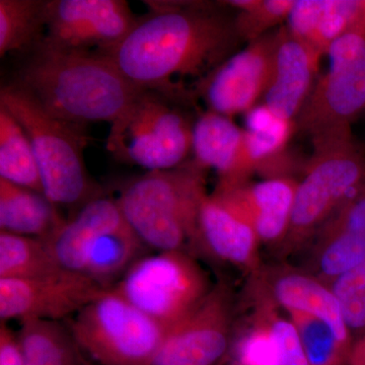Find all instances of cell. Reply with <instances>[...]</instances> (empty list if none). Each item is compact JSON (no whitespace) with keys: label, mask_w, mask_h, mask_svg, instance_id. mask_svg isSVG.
Returning <instances> with one entry per match:
<instances>
[{"label":"cell","mask_w":365,"mask_h":365,"mask_svg":"<svg viewBox=\"0 0 365 365\" xmlns=\"http://www.w3.org/2000/svg\"><path fill=\"white\" fill-rule=\"evenodd\" d=\"M364 21V1L327 0L314 39V50L322 56L326 55L336 40Z\"/></svg>","instance_id":"obj_31"},{"label":"cell","mask_w":365,"mask_h":365,"mask_svg":"<svg viewBox=\"0 0 365 365\" xmlns=\"http://www.w3.org/2000/svg\"><path fill=\"white\" fill-rule=\"evenodd\" d=\"M46 30V0H0V56L33 50Z\"/></svg>","instance_id":"obj_27"},{"label":"cell","mask_w":365,"mask_h":365,"mask_svg":"<svg viewBox=\"0 0 365 365\" xmlns=\"http://www.w3.org/2000/svg\"><path fill=\"white\" fill-rule=\"evenodd\" d=\"M222 290H212L170 327L153 365H215L228 348V311Z\"/></svg>","instance_id":"obj_13"},{"label":"cell","mask_w":365,"mask_h":365,"mask_svg":"<svg viewBox=\"0 0 365 365\" xmlns=\"http://www.w3.org/2000/svg\"><path fill=\"white\" fill-rule=\"evenodd\" d=\"M67 327L79 348L102 365H153L169 330L114 288L74 314Z\"/></svg>","instance_id":"obj_6"},{"label":"cell","mask_w":365,"mask_h":365,"mask_svg":"<svg viewBox=\"0 0 365 365\" xmlns=\"http://www.w3.org/2000/svg\"><path fill=\"white\" fill-rule=\"evenodd\" d=\"M297 182L292 178L217 185L215 192L254 228L260 241H282L287 235Z\"/></svg>","instance_id":"obj_15"},{"label":"cell","mask_w":365,"mask_h":365,"mask_svg":"<svg viewBox=\"0 0 365 365\" xmlns=\"http://www.w3.org/2000/svg\"><path fill=\"white\" fill-rule=\"evenodd\" d=\"M122 216L116 199L102 195L78 209L46 241L60 267L83 275L91 245Z\"/></svg>","instance_id":"obj_17"},{"label":"cell","mask_w":365,"mask_h":365,"mask_svg":"<svg viewBox=\"0 0 365 365\" xmlns=\"http://www.w3.org/2000/svg\"><path fill=\"white\" fill-rule=\"evenodd\" d=\"M237 356L240 365H275L277 348L269 327L255 329L241 338Z\"/></svg>","instance_id":"obj_33"},{"label":"cell","mask_w":365,"mask_h":365,"mask_svg":"<svg viewBox=\"0 0 365 365\" xmlns=\"http://www.w3.org/2000/svg\"><path fill=\"white\" fill-rule=\"evenodd\" d=\"M199 235L216 258L240 266L254 261L260 241L252 225L215 192L208 194L201 206Z\"/></svg>","instance_id":"obj_18"},{"label":"cell","mask_w":365,"mask_h":365,"mask_svg":"<svg viewBox=\"0 0 365 365\" xmlns=\"http://www.w3.org/2000/svg\"><path fill=\"white\" fill-rule=\"evenodd\" d=\"M273 295L289 313L307 314L325 322L343 342L350 344L351 334L331 288L304 274L285 273L274 281Z\"/></svg>","instance_id":"obj_22"},{"label":"cell","mask_w":365,"mask_h":365,"mask_svg":"<svg viewBox=\"0 0 365 365\" xmlns=\"http://www.w3.org/2000/svg\"><path fill=\"white\" fill-rule=\"evenodd\" d=\"M331 290L350 334L365 337V262L334 278Z\"/></svg>","instance_id":"obj_30"},{"label":"cell","mask_w":365,"mask_h":365,"mask_svg":"<svg viewBox=\"0 0 365 365\" xmlns=\"http://www.w3.org/2000/svg\"><path fill=\"white\" fill-rule=\"evenodd\" d=\"M290 314L309 365H342L350 361L352 348L328 324L307 314Z\"/></svg>","instance_id":"obj_28"},{"label":"cell","mask_w":365,"mask_h":365,"mask_svg":"<svg viewBox=\"0 0 365 365\" xmlns=\"http://www.w3.org/2000/svg\"><path fill=\"white\" fill-rule=\"evenodd\" d=\"M294 0H232L225 1L235 11V25L244 42L251 43L272 32L287 21Z\"/></svg>","instance_id":"obj_29"},{"label":"cell","mask_w":365,"mask_h":365,"mask_svg":"<svg viewBox=\"0 0 365 365\" xmlns=\"http://www.w3.org/2000/svg\"><path fill=\"white\" fill-rule=\"evenodd\" d=\"M43 108L68 123L113 124L143 93L106 55L39 45L16 81Z\"/></svg>","instance_id":"obj_2"},{"label":"cell","mask_w":365,"mask_h":365,"mask_svg":"<svg viewBox=\"0 0 365 365\" xmlns=\"http://www.w3.org/2000/svg\"><path fill=\"white\" fill-rule=\"evenodd\" d=\"M277 32L248 43L204 79L197 91L209 111L232 118L260 104L270 81Z\"/></svg>","instance_id":"obj_12"},{"label":"cell","mask_w":365,"mask_h":365,"mask_svg":"<svg viewBox=\"0 0 365 365\" xmlns=\"http://www.w3.org/2000/svg\"><path fill=\"white\" fill-rule=\"evenodd\" d=\"M207 195L205 170L193 160L176 169L150 170L135 178L116 200L148 248L184 251L188 242H200L199 220Z\"/></svg>","instance_id":"obj_3"},{"label":"cell","mask_w":365,"mask_h":365,"mask_svg":"<svg viewBox=\"0 0 365 365\" xmlns=\"http://www.w3.org/2000/svg\"><path fill=\"white\" fill-rule=\"evenodd\" d=\"M269 329L277 348L275 365H309L294 322L275 319Z\"/></svg>","instance_id":"obj_34"},{"label":"cell","mask_w":365,"mask_h":365,"mask_svg":"<svg viewBox=\"0 0 365 365\" xmlns=\"http://www.w3.org/2000/svg\"><path fill=\"white\" fill-rule=\"evenodd\" d=\"M364 114H365V112H364Z\"/></svg>","instance_id":"obj_37"},{"label":"cell","mask_w":365,"mask_h":365,"mask_svg":"<svg viewBox=\"0 0 365 365\" xmlns=\"http://www.w3.org/2000/svg\"><path fill=\"white\" fill-rule=\"evenodd\" d=\"M0 365H25L18 334L4 322L0 324Z\"/></svg>","instance_id":"obj_35"},{"label":"cell","mask_w":365,"mask_h":365,"mask_svg":"<svg viewBox=\"0 0 365 365\" xmlns=\"http://www.w3.org/2000/svg\"><path fill=\"white\" fill-rule=\"evenodd\" d=\"M64 220L45 194L0 178V232L47 241Z\"/></svg>","instance_id":"obj_20"},{"label":"cell","mask_w":365,"mask_h":365,"mask_svg":"<svg viewBox=\"0 0 365 365\" xmlns=\"http://www.w3.org/2000/svg\"><path fill=\"white\" fill-rule=\"evenodd\" d=\"M63 270L44 240L0 232V279H32Z\"/></svg>","instance_id":"obj_26"},{"label":"cell","mask_w":365,"mask_h":365,"mask_svg":"<svg viewBox=\"0 0 365 365\" xmlns=\"http://www.w3.org/2000/svg\"><path fill=\"white\" fill-rule=\"evenodd\" d=\"M306 175L297 182L287 239L322 230L346 203L365 192V150L351 131L314 139Z\"/></svg>","instance_id":"obj_5"},{"label":"cell","mask_w":365,"mask_h":365,"mask_svg":"<svg viewBox=\"0 0 365 365\" xmlns=\"http://www.w3.org/2000/svg\"><path fill=\"white\" fill-rule=\"evenodd\" d=\"M193 127L169 98L143 91L111 124L108 148L148 172L176 169L192 153Z\"/></svg>","instance_id":"obj_8"},{"label":"cell","mask_w":365,"mask_h":365,"mask_svg":"<svg viewBox=\"0 0 365 365\" xmlns=\"http://www.w3.org/2000/svg\"><path fill=\"white\" fill-rule=\"evenodd\" d=\"M146 248L123 215L91 245L83 275L104 289H110L145 255Z\"/></svg>","instance_id":"obj_21"},{"label":"cell","mask_w":365,"mask_h":365,"mask_svg":"<svg viewBox=\"0 0 365 365\" xmlns=\"http://www.w3.org/2000/svg\"><path fill=\"white\" fill-rule=\"evenodd\" d=\"M322 55L278 28L272 72L261 104L281 118L294 122L319 78Z\"/></svg>","instance_id":"obj_14"},{"label":"cell","mask_w":365,"mask_h":365,"mask_svg":"<svg viewBox=\"0 0 365 365\" xmlns=\"http://www.w3.org/2000/svg\"><path fill=\"white\" fill-rule=\"evenodd\" d=\"M0 107L25 129L39 165L43 193L53 204L79 209L101 195L86 170L83 127L50 114L16 83L2 86Z\"/></svg>","instance_id":"obj_4"},{"label":"cell","mask_w":365,"mask_h":365,"mask_svg":"<svg viewBox=\"0 0 365 365\" xmlns=\"http://www.w3.org/2000/svg\"><path fill=\"white\" fill-rule=\"evenodd\" d=\"M245 115L247 145L256 170H277L287 160L285 150L295 133L294 122L276 116L261 103Z\"/></svg>","instance_id":"obj_23"},{"label":"cell","mask_w":365,"mask_h":365,"mask_svg":"<svg viewBox=\"0 0 365 365\" xmlns=\"http://www.w3.org/2000/svg\"><path fill=\"white\" fill-rule=\"evenodd\" d=\"M0 178L43 193L39 165L30 139L18 120L2 107H0Z\"/></svg>","instance_id":"obj_24"},{"label":"cell","mask_w":365,"mask_h":365,"mask_svg":"<svg viewBox=\"0 0 365 365\" xmlns=\"http://www.w3.org/2000/svg\"><path fill=\"white\" fill-rule=\"evenodd\" d=\"M329 66L319 76L299 116L295 133L321 137L351 131L365 112V21L335 41L327 52Z\"/></svg>","instance_id":"obj_7"},{"label":"cell","mask_w":365,"mask_h":365,"mask_svg":"<svg viewBox=\"0 0 365 365\" xmlns=\"http://www.w3.org/2000/svg\"><path fill=\"white\" fill-rule=\"evenodd\" d=\"M318 268L334 279L365 262V192L345 204L323 227Z\"/></svg>","instance_id":"obj_19"},{"label":"cell","mask_w":365,"mask_h":365,"mask_svg":"<svg viewBox=\"0 0 365 365\" xmlns=\"http://www.w3.org/2000/svg\"><path fill=\"white\" fill-rule=\"evenodd\" d=\"M326 6L327 0H294L285 24L288 32L314 49V39Z\"/></svg>","instance_id":"obj_32"},{"label":"cell","mask_w":365,"mask_h":365,"mask_svg":"<svg viewBox=\"0 0 365 365\" xmlns=\"http://www.w3.org/2000/svg\"><path fill=\"white\" fill-rule=\"evenodd\" d=\"M350 365H365V337L360 338L352 348Z\"/></svg>","instance_id":"obj_36"},{"label":"cell","mask_w":365,"mask_h":365,"mask_svg":"<svg viewBox=\"0 0 365 365\" xmlns=\"http://www.w3.org/2000/svg\"><path fill=\"white\" fill-rule=\"evenodd\" d=\"M104 290L83 274L66 270L32 279H0V319L60 322Z\"/></svg>","instance_id":"obj_11"},{"label":"cell","mask_w":365,"mask_h":365,"mask_svg":"<svg viewBox=\"0 0 365 365\" xmlns=\"http://www.w3.org/2000/svg\"><path fill=\"white\" fill-rule=\"evenodd\" d=\"M194 162L204 170H215L218 185L248 181L256 168L247 145L246 132L232 118L202 113L193 127Z\"/></svg>","instance_id":"obj_16"},{"label":"cell","mask_w":365,"mask_h":365,"mask_svg":"<svg viewBox=\"0 0 365 365\" xmlns=\"http://www.w3.org/2000/svg\"><path fill=\"white\" fill-rule=\"evenodd\" d=\"M19 340L25 365H78L81 349L68 327L54 321H26Z\"/></svg>","instance_id":"obj_25"},{"label":"cell","mask_w":365,"mask_h":365,"mask_svg":"<svg viewBox=\"0 0 365 365\" xmlns=\"http://www.w3.org/2000/svg\"><path fill=\"white\" fill-rule=\"evenodd\" d=\"M148 4L150 13L106 55L138 90L175 101L188 81L198 90L244 42L223 2Z\"/></svg>","instance_id":"obj_1"},{"label":"cell","mask_w":365,"mask_h":365,"mask_svg":"<svg viewBox=\"0 0 365 365\" xmlns=\"http://www.w3.org/2000/svg\"><path fill=\"white\" fill-rule=\"evenodd\" d=\"M112 288L168 329L210 292L202 269L185 251L144 255Z\"/></svg>","instance_id":"obj_9"},{"label":"cell","mask_w":365,"mask_h":365,"mask_svg":"<svg viewBox=\"0 0 365 365\" xmlns=\"http://www.w3.org/2000/svg\"><path fill=\"white\" fill-rule=\"evenodd\" d=\"M137 20L124 0H46V30L40 45L107 55Z\"/></svg>","instance_id":"obj_10"}]
</instances>
